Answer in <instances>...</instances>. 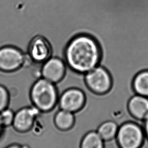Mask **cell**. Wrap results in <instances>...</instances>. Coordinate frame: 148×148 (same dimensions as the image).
<instances>
[{
  "label": "cell",
  "mask_w": 148,
  "mask_h": 148,
  "mask_svg": "<svg viewBox=\"0 0 148 148\" xmlns=\"http://www.w3.org/2000/svg\"><path fill=\"white\" fill-rule=\"evenodd\" d=\"M27 54L31 62L37 64H42L52 57L51 44L45 37L37 35L29 41Z\"/></svg>",
  "instance_id": "8992f818"
},
{
  "label": "cell",
  "mask_w": 148,
  "mask_h": 148,
  "mask_svg": "<svg viewBox=\"0 0 148 148\" xmlns=\"http://www.w3.org/2000/svg\"><path fill=\"white\" fill-rule=\"evenodd\" d=\"M31 95L35 105L42 110H50L56 103V87L53 83L45 79H39L35 82Z\"/></svg>",
  "instance_id": "277c9868"
},
{
  "label": "cell",
  "mask_w": 148,
  "mask_h": 148,
  "mask_svg": "<svg viewBox=\"0 0 148 148\" xmlns=\"http://www.w3.org/2000/svg\"><path fill=\"white\" fill-rule=\"evenodd\" d=\"M8 99V94L6 89L0 86V111L4 109L7 105Z\"/></svg>",
  "instance_id": "2e32d148"
},
{
  "label": "cell",
  "mask_w": 148,
  "mask_h": 148,
  "mask_svg": "<svg viewBox=\"0 0 148 148\" xmlns=\"http://www.w3.org/2000/svg\"><path fill=\"white\" fill-rule=\"evenodd\" d=\"M67 66L64 59L51 57L42 64L41 75L52 83H57L65 77Z\"/></svg>",
  "instance_id": "52a82bcc"
},
{
  "label": "cell",
  "mask_w": 148,
  "mask_h": 148,
  "mask_svg": "<svg viewBox=\"0 0 148 148\" xmlns=\"http://www.w3.org/2000/svg\"><path fill=\"white\" fill-rule=\"evenodd\" d=\"M80 148H105V141L97 131H90L83 136Z\"/></svg>",
  "instance_id": "4fadbf2b"
},
{
  "label": "cell",
  "mask_w": 148,
  "mask_h": 148,
  "mask_svg": "<svg viewBox=\"0 0 148 148\" xmlns=\"http://www.w3.org/2000/svg\"><path fill=\"white\" fill-rule=\"evenodd\" d=\"M36 112L33 109L21 110L14 118V124L17 130H25L30 127L33 123Z\"/></svg>",
  "instance_id": "30bf717a"
},
{
  "label": "cell",
  "mask_w": 148,
  "mask_h": 148,
  "mask_svg": "<svg viewBox=\"0 0 148 148\" xmlns=\"http://www.w3.org/2000/svg\"><path fill=\"white\" fill-rule=\"evenodd\" d=\"M84 84L89 92L98 96L111 92L113 87L110 74L106 69L99 65L84 74Z\"/></svg>",
  "instance_id": "7a4b0ae2"
},
{
  "label": "cell",
  "mask_w": 148,
  "mask_h": 148,
  "mask_svg": "<svg viewBox=\"0 0 148 148\" xmlns=\"http://www.w3.org/2000/svg\"><path fill=\"white\" fill-rule=\"evenodd\" d=\"M127 107L130 115L136 120L143 122L148 117V97L134 94Z\"/></svg>",
  "instance_id": "9c48e42d"
},
{
  "label": "cell",
  "mask_w": 148,
  "mask_h": 148,
  "mask_svg": "<svg viewBox=\"0 0 148 148\" xmlns=\"http://www.w3.org/2000/svg\"><path fill=\"white\" fill-rule=\"evenodd\" d=\"M119 126L113 121L103 122L97 128V132L105 142H110L116 138Z\"/></svg>",
  "instance_id": "7c38bea8"
},
{
  "label": "cell",
  "mask_w": 148,
  "mask_h": 148,
  "mask_svg": "<svg viewBox=\"0 0 148 148\" xmlns=\"http://www.w3.org/2000/svg\"><path fill=\"white\" fill-rule=\"evenodd\" d=\"M145 138L143 127L130 121L119 126L116 140L119 148H141Z\"/></svg>",
  "instance_id": "3957f363"
},
{
  "label": "cell",
  "mask_w": 148,
  "mask_h": 148,
  "mask_svg": "<svg viewBox=\"0 0 148 148\" xmlns=\"http://www.w3.org/2000/svg\"><path fill=\"white\" fill-rule=\"evenodd\" d=\"M100 48L93 38L86 35L73 37L64 49V60L75 72L85 74L99 65Z\"/></svg>",
  "instance_id": "6da1fadb"
},
{
  "label": "cell",
  "mask_w": 148,
  "mask_h": 148,
  "mask_svg": "<svg viewBox=\"0 0 148 148\" xmlns=\"http://www.w3.org/2000/svg\"><path fill=\"white\" fill-rule=\"evenodd\" d=\"M27 59V54L14 46L0 48V71L7 73L16 71L25 66Z\"/></svg>",
  "instance_id": "5b68a950"
},
{
  "label": "cell",
  "mask_w": 148,
  "mask_h": 148,
  "mask_svg": "<svg viewBox=\"0 0 148 148\" xmlns=\"http://www.w3.org/2000/svg\"><path fill=\"white\" fill-rule=\"evenodd\" d=\"M75 117L73 113L69 111L62 110L56 116V123L60 129L66 130L74 125Z\"/></svg>",
  "instance_id": "5bb4252c"
},
{
  "label": "cell",
  "mask_w": 148,
  "mask_h": 148,
  "mask_svg": "<svg viewBox=\"0 0 148 148\" xmlns=\"http://www.w3.org/2000/svg\"><path fill=\"white\" fill-rule=\"evenodd\" d=\"M1 125H2V124H1V122H0V128H1Z\"/></svg>",
  "instance_id": "d6986e66"
},
{
  "label": "cell",
  "mask_w": 148,
  "mask_h": 148,
  "mask_svg": "<svg viewBox=\"0 0 148 148\" xmlns=\"http://www.w3.org/2000/svg\"><path fill=\"white\" fill-rule=\"evenodd\" d=\"M13 120V114L10 110H5L0 114V122L2 125H8Z\"/></svg>",
  "instance_id": "9a60e30c"
},
{
  "label": "cell",
  "mask_w": 148,
  "mask_h": 148,
  "mask_svg": "<svg viewBox=\"0 0 148 148\" xmlns=\"http://www.w3.org/2000/svg\"><path fill=\"white\" fill-rule=\"evenodd\" d=\"M132 90L134 94L148 97V70L140 72L134 77Z\"/></svg>",
  "instance_id": "8fae6325"
},
{
  "label": "cell",
  "mask_w": 148,
  "mask_h": 148,
  "mask_svg": "<svg viewBox=\"0 0 148 148\" xmlns=\"http://www.w3.org/2000/svg\"><path fill=\"white\" fill-rule=\"evenodd\" d=\"M86 96L84 91L80 87H74L66 90L60 99L62 110L74 113L80 111L84 107Z\"/></svg>",
  "instance_id": "ba28073f"
},
{
  "label": "cell",
  "mask_w": 148,
  "mask_h": 148,
  "mask_svg": "<svg viewBox=\"0 0 148 148\" xmlns=\"http://www.w3.org/2000/svg\"><path fill=\"white\" fill-rule=\"evenodd\" d=\"M143 130H144V134L145 136V138L148 140V117L143 121Z\"/></svg>",
  "instance_id": "e0dca14e"
},
{
  "label": "cell",
  "mask_w": 148,
  "mask_h": 148,
  "mask_svg": "<svg viewBox=\"0 0 148 148\" xmlns=\"http://www.w3.org/2000/svg\"><path fill=\"white\" fill-rule=\"evenodd\" d=\"M8 148H19L18 147H16V146H12V147H9Z\"/></svg>",
  "instance_id": "ac0fdd59"
}]
</instances>
